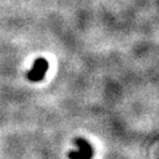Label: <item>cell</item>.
<instances>
[{
  "label": "cell",
  "mask_w": 159,
  "mask_h": 159,
  "mask_svg": "<svg viewBox=\"0 0 159 159\" xmlns=\"http://www.w3.org/2000/svg\"><path fill=\"white\" fill-rule=\"evenodd\" d=\"M75 145L79 149L69 152L70 159H91L93 157V148L84 138H76Z\"/></svg>",
  "instance_id": "7a4b0ae2"
},
{
  "label": "cell",
  "mask_w": 159,
  "mask_h": 159,
  "mask_svg": "<svg viewBox=\"0 0 159 159\" xmlns=\"http://www.w3.org/2000/svg\"><path fill=\"white\" fill-rule=\"evenodd\" d=\"M49 67V63L43 57H39L34 61L32 69L27 73V79L30 82H40L44 77Z\"/></svg>",
  "instance_id": "6da1fadb"
}]
</instances>
